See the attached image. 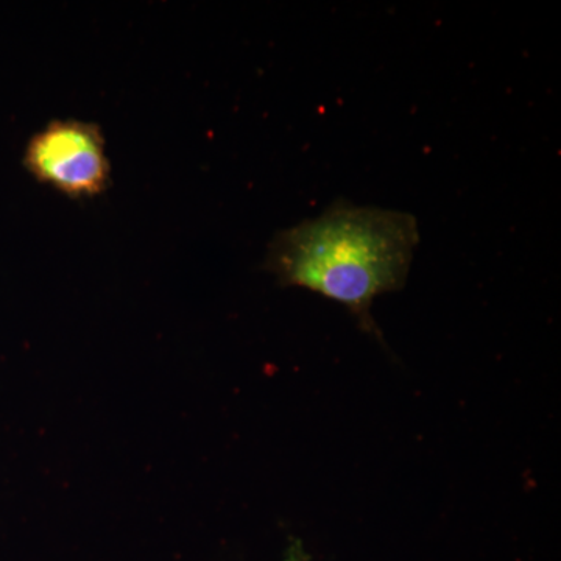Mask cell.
I'll list each match as a JSON object with an SVG mask.
<instances>
[{"label":"cell","instance_id":"cell-2","mask_svg":"<svg viewBox=\"0 0 561 561\" xmlns=\"http://www.w3.org/2000/svg\"><path fill=\"white\" fill-rule=\"evenodd\" d=\"M24 165L33 179L69 198L98 197L111 183L105 136L92 122L50 121L28 140Z\"/></svg>","mask_w":561,"mask_h":561},{"label":"cell","instance_id":"cell-1","mask_svg":"<svg viewBox=\"0 0 561 561\" xmlns=\"http://www.w3.org/2000/svg\"><path fill=\"white\" fill-rule=\"evenodd\" d=\"M419 242V221L412 214L341 198L316 219L279 231L264 267L280 286L339 302L362 331L386 346L371 306L381 295L404 287Z\"/></svg>","mask_w":561,"mask_h":561}]
</instances>
